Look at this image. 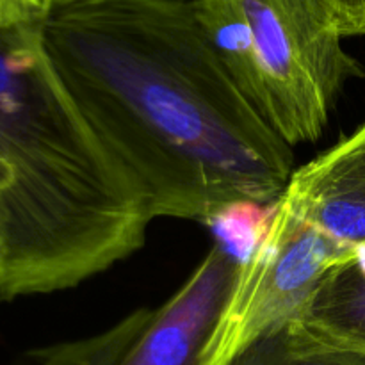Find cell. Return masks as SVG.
Listing matches in <instances>:
<instances>
[{
    "label": "cell",
    "instance_id": "obj_2",
    "mask_svg": "<svg viewBox=\"0 0 365 365\" xmlns=\"http://www.w3.org/2000/svg\"><path fill=\"white\" fill-rule=\"evenodd\" d=\"M43 14L0 0V299L89 280L141 250L152 221L61 82Z\"/></svg>",
    "mask_w": 365,
    "mask_h": 365
},
{
    "label": "cell",
    "instance_id": "obj_3",
    "mask_svg": "<svg viewBox=\"0 0 365 365\" xmlns=\"http://www.w3.org/2000/svg\"><path fill=\"white\" fill-rule=\"evenodd\" d=\"M214 52L289 146L323 135L364 66L346 52L328 0H191Z\"/></svg>",
    "mask_w": 365,
    "mask_h": 365
},
{
    "label": "cell",
    "instance_id": "obj_1",
    "mask_svg": "<svg viewBox=\"0 0 365 365\" xmlns=\"http://www.w3.org/2000/svg\"><path fill=\"white\" fill-rule=\"evenodd\" d=\"M46 53L152 220L212 227L282 198L294 155L239 89L191 0H75L45 11Z\"/></svg>",
    "mask_w": 365,
    "mask_h": 365
},
{
    "label": "cell",
    "instance_id": "obj_10",
    "mask_svg": "<svg viewBox=\"0 0 365 365\" xmlns=\"http://www.w3.org/2000/svg\"><path fill=\"white\" fill-rule=\"evenodd\" d=\"M342 38L365 36V0H328Z\"/></svg>",
    "mask_w": 365,
    "mask_h": 365
},
{
    "label": "cell",
    "instance_id": "obj_5",
    "mask_svg": "<svg viewBox=\"0 0 365 365\" xmlns=\"http://www.w3.org/2000/svg\"><path fill=\"white\" fill-rule=\"evenodd\" d=\"M242 255L216 237L182 287L157 310L120 365H203Z\"/></svg>",
    "mask_w": 365,
    "mask_h": 365
},
{
    "label": "cell",
    "instance_id": "obj_8",
    "mask_svg": "<svg viewBox=\"0 0 365 365\" xmlns=\"http://www.w3.org/2000/svg\"><path fill=\"white\" fill-rule=\"evenodd\" d=\"M299 319L321 331L365 346V248H355L324 277Z\"/></svg>",
    "mask_w": 365,
    "mask_h": 365
},
{
    "label": "cell",
    "instance_id": "obj_11",
    "mask_svg": "<svg viewBox=\"0 0 365 365\" xmlns=\"http://www.w3.org/2000/svg\"><path fill=\"white\" fill-rule=\"evenodd\" d=\"M71 2H75V0H38L39 7H41L43 11H48L52 9V7L64 6V4H71Z\"/></svg>",
    "mask_w": 365,
    "mask_h": 365
},
{
    "label": "cell",
    "instance_id": "obj_6",
    "mask_svg": "<svg viewBox=\"0 0 365 365\" xmlns=\"http://www.w3.org/2000/svg\"><path fill=\"white\" fill-rule=\"evenodd\" d=\"M280 200L339 245L365 248V123L294 170Z\"/></svg>",
    "mask_w": 365,
    "mask_h": 365
},
{
    "label": "cell",
    "instance_id": "obj_12",
    "mask_svg": "<svg viewBox=\"0 0 365 365\" xmlns=\"http://www.w3.org/2000/svg\"><path fill=\"white\" fill-rule=\"evenodd\" d=\"M25 4H29V6H32V7H38V9H41V7H39V4H38V0H24ZM43 11V9H41ZM43 13H45V11H43Z\"/></svg>",
    "mask_w": 365,
    "mask_h": 365
},
{
    "label": "cell",
    "instance_id": "obj_7",
    "mask_svg": "<svg viewBox=\"0 0 365 365\" xmlns=\"http://www.w3.org/2000/svg\"><path fill=\"white\" fill-rule=\"evenodd\" d=\"M223 365H365V346L334 337L296 317Z\"/></svg>",
    "mask_w": 365,
    "mask_h": 365
},
{
    "label": "cell",
    "instance_id": "obj_4",
    "mask_svg": "<svg viewBox=\"0 0 365 365\" xmlns=\"http://www.w3.org/2000/svg\"><path fill=\"white\" fill-rule=\"evenodd\" d=\"M351 252L278 200L239 266L203 365L227 364L253 341L296 319L324 277Z\"/></svg>",
    "mask_w": 365,
    "mask_h": 365
},
{
    "label": "cell",
    "instance_id": "obj_9",
    "mask_svg": "<svg viewBox=\"0 0 365 365\" xmlns=\"http://www.w3.org/2000/svg\"><path fill=\"white\" fill-rule=\"evenodd\" d=\"M152 317L153 310H134L91 337L39 349L34 355L36 365H120Z\"/></svg>",
    "mask_w": 365,
    "mask_h": 365
}]
</instances>
